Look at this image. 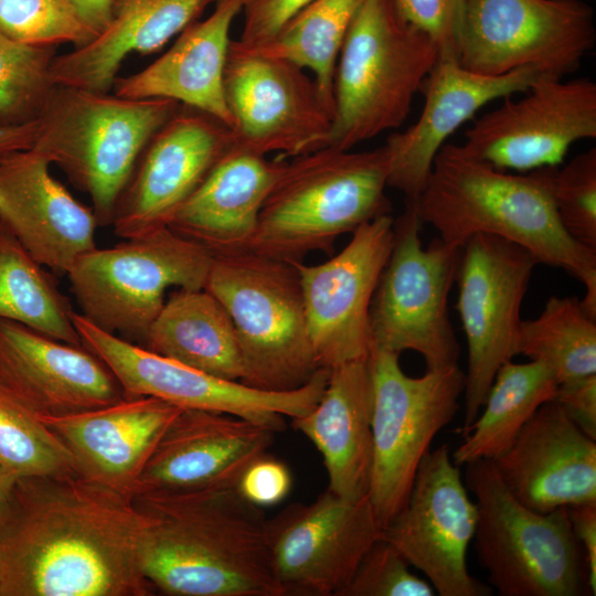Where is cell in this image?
Returning <instances> with one entry per match:
<instances>
[{"label": "cell", "instance_id": "cell-25", "mask_svg": "<svg viewBox=\"0 0 596 596\" xmlns=\"http://www.w3.org/2000/svg\"><path fill=\"white\" fill-rule=\"evenodd\" d=\"M491 461L510 493L535 512L596 503V440L554 400Z\"/></svg>", "mask_w": 596, "mask_h": 596}, {"label": "cell", "instance_id": "cell-33", "mask_svg": "<svg viewBox=\"0 0 596 596\" xmlns=\"http://www.w3.org/2000/svg\"><path fill=\"white\" fill-rule=\"evenodd\" d=\"M45 268L0 224V319L83 345L73 323L72 304Z\"/></svg>", "mask_w": 596, "mask_h": 596}, {"label": "cell", "instance_id": "cell-38", "mask_svg": "<svg viewBox=\"0 0 596 596\" xmlns=\"http://www.w3.org/2000/svg\"><path fill=\"white\" fill-rule=\"evenodd\" d=\"M0 33L42 46L77 47L94 39L61 0H0Z\"/></svg>", "mask_w": 596, "mask_h": 596}, {"label": "cell", "instance_id": "cell-35", "mask_svg": "<svg viewBox=\"0 0 596 596\" xmlns=\"http://www.w3.org/2000/svg\"><path fill=\"white\" fill-rule=\"evenodd\" d=\"M365 0H313L268 44L258 46L307 70L333 116V79L347 33Z\"/></svg>", "mask_w": 596, "mask_h": 596}, {"label": "cell", "instance_id": "cell-36", "mask_svg": "<svg viewBox=\"0 0 596 596\" xmlns=\"http://www.w3.org/2000/svg\"><path fill=\"white\" fill-rule=\"evenodd\" d=\"M0 468L17 478L79 473L62 439L1 386Z\"/></svg>", "mask_w": 596, "mask_h": 596}, {"label": "cell", "instance_id": "cell-14", "mask_svg": "<svg viewBox=\"0 0 596 596\" xmlns=\"http://www.w3.org/2000/svg\"><path fill=\"white\" fill-rule=\"evenodd\" d=\"M595 42L594 9L583 0H466L458 61L481 75L531 67L563 78Z\"/></svg>", "mask_w": 596, "mask_h": 596}, {"label": "cell", "instance_id": "cell-4", "mask_svg": "<svg viewBox=\"0 0 596 596\" xmlns=\"http://www.w3.org/2000/svg\"><path fill=\"white\" fill-rule=\"evenodd\" d=\"M384 146L352 151L324 147L287 163L265 200L246 252L302 262L333 252L338 237L390 214Z\"/></svg>", "mask_w": 596, "mask_h": 596}, {"label": "cell", "instance_id": "cell-6", "mask_svg": "<svg viewBox=\"0 0 596 596\" xmlns=\"http://www.w3.org/2000/svg\"><path fill=\"white\" fill-rule=\"evenodd\" d=\"M438 55L391 0H365L336 64L329 147L351 150L402 126Z\"/></svg>", "mask_w": 596, "mask_h": 596}, {"label": "cell", "instance_id": "cell-28", "mask_svg": "<svg viewBox=\"0 0 596 596\" xmlns=\"http://www.w3.org/2000/svg\"><path fill=\"white\" fill-rule=\"evenodd\" d=\"M243 0H216L212 13L189 24L172 46L143 70L115 81L124 98H168L225 124L232 119L224 98L230 31Z\"/></svg>", "mask_w": 596, "mask_h": 596}, {"label": "cell", "instance_id": "cell-22", "mask_svg": "<svg viewBox=\"0 0 596 596\" xmlns=\"http://www.w3.org/2000/svg\"><path fill=\"white\" fill-rule=\"evenodd\" d=\"M0 386L38 417L77 414L124 398L110 369L83 345L3 319Z\"/></svg>", "mask_w": 596, "mask_h": 596}, {"label": "cell", "instance_id": "cell-37", "mask_svg": "<svg viewBox=\"0 0 596 596\" xmlns=\"http://www.w3.org/2000/svg\"><path fill=\"white\" fill-rule=\"evenodd\" d=\"M55 56L56 46L25 44L0 33V129L39 118L55 87Z\"/></svg>", "mask_w": 596, "mask_h": 596}, {"label": "cell", "instance_id": "cell-30", "mask_svg": "<svg viewBox=\"0 0 596 596\" xmlns=\"http://www.w3.org/2000/svg\"><path fill=\"white\" fill-rule=\"evenodd\" d=\"M216 0H113L107 26L84 45L56 55L55 85L107 93L126 56L160 50Z\"/></svg>", "mask_w": 596, "mask_h": 596}, {"label": "cell", "instance_id": "cell-18", "mask_svg": "<svg viewBox=\"0 0 596 596\" xmlns=\"http://www.w3.org/2000/svg\"><path fill=\"white\" fill-rule=\"evenodd\" d=\"M596 138V83L539 74L524 96L478 118L462 147L500 170L560 167L571 146Z\"/></svg>", "mask_w": 596, "mask_h": 596}, {"label": "cell", "instance_id": "cell-21", "mask_svg": "<svg viewBox=\"0 0 596 596\" xmlns=\"http://www.w3.org/2000/svg\"><path fill=\"white\" fill-rule=\"evenodd\" d=\"M538 75L531 67L481 75L465 68L456 56L438 55L421 87L425 102L418 119L390 135L383 145L389 160L387 187L406 200H416L447 139L487 104L524 93Z\"/></svg>", "mask_w": 596, "mask_h": 596}, {"label": "cell", "instance_id": "cell-19", "mask_svg": "<svg viewBox=\"0 0 596 596\" xmlns=\"http://www.w3.org/2000/svg\"><path fill=\"white\" fill-rule=\"evenodd\" d=\"M394 241V219L377 216L348 245L318 265L295 262L308 331L319 368L366 358L372 350L370 307Z\"/></svg>", "mask_w": 596, "mask_h": 596}, {"label": "cell", "instance_id": "cell-1", "mask_svg": "<svg viewBox=\"0 0 596 596\" xmlns=\"http://www.w3.org/2000/svg\"><path fill=\"white\" fill-rule=\"evenodd\" d=\"M150 519L83 475L17 478L0 512V596H150Z\"/></svg>", "mask_w": 596, "mask_h": 596}, {"label": "cell", "instance_id": "cell-10", "mask_svg": "<svg viewBox=\"0 0 596 596\" xmlns=\"http://www.w3.org/2000/svg\"><path fill=\"white\" fill-rule=\"evenodd\" d=\"M414 200L394 220V241L370 307L372 348L418 353L426 371L458 366L460 347L448 315L460 248L439 237L424 247Z\"/></svg>", "mask_w": 596, "mask_h": 596}, {"label": "cell", "instance_id": "cell-41", "mask_svg": "<svg viewBox=\"0 0 596 596\" xmlns=\"http://www.w3.org/2000/svg\"><path fill=\"white\" fill-rule=\"evenodd\" d=\"M397 15L426 34L439 55L456 56L466 0H391Z\"/></svg>", "mask_w": 596, "mask_h": 596}, {"label": "cell", "instance_id": "cell-5", "mask_svg": "<svg viewBox=\"0 0 596 596\" xmlns=\"http://www.w3.org/2000/svg\"><path fill=\"white\" fill-rule=\"evenodd\" d=\"M180 106L168 98L132 99L55 85L38 118L32 148L89 196L98 226L105 227L146 145Z\"/></svg>", "mask_w": 596, "mask_h": 596}, {"label": "cell", "instance_id": "cell-20", "mask_svg": "<svg viewBox=\"0 0 596 596\" xmlns=\"http://www.w3.org/2000/svg\"><path fill=\"white\" fill-rule=\"evenodd\" d=\"M232 146L225 124L181 105L142 150L118 199L114 233L127 240L168 226Z\"/></svg>", "mask_w": 596, "mask_h": 596}, {"label": "cell", "instance_id": "cell-29", "mask_svg": "<svg viewBox=\"0 0 596 596\" xmlns=\"http://www.w3.org/2000/svg\"><path fill=\"white\" fill-rule=\"evenodd\" d=\"M373 379L370 355L329 369L324 391L307 414L291 418L319 450L328 488L345 499L368 494L373 461Z\"/></svg>", "mask_w": 596, "mask_h": 596}, {"label": "cell", "instance_id": "cell-15", "mask_svg": "<svg viewBox=\"0 0 596 596\" xmlns=\"http://www.w3.org/2000/svg\"><path fill=\"white\" fill-rule=\"evenodd\" d=\"M538 264L528 249L496 235L475 234L460 247L456 309L468 349L462 437L477 419L498 370L517 355L521 305Z\"/></svg>", "mask_w": 596, "mask_h": 596}, {"label": "cell", "instance_id": "cell-48", "mask_svg": "<svg viewBox=\"0 0 596 596\" xmlns=\"http://www.w3.org/2000/svg\"><path fill=\"white\" fill-rule=\"evenodd\" d=\"M17 477L0 468V512L9 497Z\"/></svg>", "mask_w": 596, "mask_h": 596}, {"label": "cell", "instance_id": "cell-43", "mask_svg": "<svg viewBox=\"0 0 596 596\" xmlns=\"http://www.w3.org/2000/svg\"><path fill=\"white\" fill-rule=\"evenodd\" d=\"M236 488L247 501L259 508L273 505L289 493L291 475L283 461L266 453L244 470Z\"/></svg>", "mask_w": 596, "mask_h": 596}, {"label": "cell", "instance_id": "cell-9", "mask_svg": "<svg viewBox=\"0 0 596 596\" xmlns=\"http://www.w3.org/2000/svg\"><path fill=\"white\" fill-rule=\"evenodd\" d=\"M213 255L170 227L79 255L67 272L81 313L140 345L170 287L203 289Z\"/></svg>", "mask_w": 596, "mask_h": 596}, {"label": "cell", "instance_id": "cell-11", "mask_svg": "<svg viewBox=\"0 0 596 596\" xmlns=\"http://www.w3.org/2000/svg\"><path fill=\"white\" fill-rule=\"evenodd\" d=\"M370 360L373 461L368 497L383 528L405 505L434 437L458 412L465 372L458 365L409 376L400 354L377 348Z\"/></svg>", "mask_w": 596, "mask_h": 596}, {"label": "cell", "instance_id": "cell-49", "mask_svg": "<svg viewBox=\"0 0 596 596\" xmlns=\"http://www.w3.org/2000/svg\"><path fill=\"white\" fill-rule=\"evenodd\" d=\"M0 583H1V566H0Z\"/></svg>", "mask_w": 596, "mask_h": 596}, {"label": "cell", "instance_id": "cell-34", "mask_svg": "<svg viewBox=\"0 0 596 596\" xmlns=\"http://www.w3.org/2000/svg\"><path fill=\"white\" fill-rule=\"evenodd\" d=\"M596 319L577 297H551L540 316L522 320L517 355L545 364L558 384L596 373Z\"/></svg>", "mask_w": 596, "mask_h": 596}, {"label": "cell", "instance_id": "cell-13", "mask_svg": "<svg viewBox=\"0 0 596 596\" xmlns=\"http://www.w3.org/2000/svg\"><path fill=\"white\" fill-rule=\"evenodd\" d=\"M224 98L235 148L295 158L329 146L332 114L311 74L285 57L232 40Z\"/></svg>", "mask_w": 596, "mask_h": 596}, {"label": "cell", "instance_id": "cell-31", "mask_svg": "<svg viewBox=\"0 0 596 596\" xmlns=\"http://www.w3.org/2000/svg\"><path fill=\"white\" fill-rule=\"evenodd\" d=\"M140 347L222 379L241 382L244 376L232 319L204 288L171 292Z\"/></svg>", "mask_w": 596, "mask_h": 596}, {"label": "cell", "instance_id": "cell-17", "mask_svg": "<svg viewBox=\"0 0 596 596\" xmlns=\"http://www.w3.org/2000/svg\"><path fill=\"white\" fill-rule=\"evenodd\" d=\"M382 526L370 499H345L329 488L268 520L273 571L285 596H340Z\"/></svg>", "mask_w": 596, "mask_h": 596}, {"label": "cell", "instance_id": "cell-3", "mask_svg": "<svg viewBox=\"0 0 596 596\" xmlns=\"http://www.w3.org/2000/svg\"><path fill=\"white\" fill-rule=\"evenodd\" d=\"M558 167L507 173L446 142L436 155L415 202L422 223L460 248L475 234H490L528 249L538 260L558 267L585 287L581 305L596 319V252L563 228L553 202Z\"/></svg>", "mask_w": 596, "mask_h": 596}, {"label": "cell", "instance_id": "cell-40", "mask_svg": "<svg viewBox=\"0 0 596 596\" xmlns=\"http://www.w3.org/2000/svg\"><path fill=\"white\" fill-rule=\"evenodd\" d=\"M409 566L391 543L380 538L340 596H434L433 586L413 574Z\"/></svg>", "mask_w": 596, "mask_h": 596}, {"label": "cell", "instance_id": "cell-7", "mask_svg": "<svg viewBox=\"0 0 596 596\" xmlns=\"http://www.w3.org/2000/svg\"><path fill=\"white\" fill-rule=\"evenodd\" d=\"M478 511L473 547L501 596H581L587 566L567 508L535 512L517 500L491 460L465 465Z\"/></svg>", "mask_w": 596, "mask_h": 596}, {"label": "cell", "instance_id": "cell-26", "mask_svg": "<svg viewBox=\"0 0 596 596\" xmlns=\"http://www.w3.org/2000/svg\"><path fill=\"white\" fill-rule=\"evenodd\" d=\"M182 409L155 396H136L39 419L70 449L79 475L132 498L160 437Z\"/></svg>", "mask_w": 596, "mask_h": 596}, {"label": "cell", "instance_id": "cell-12", "mask_svg": "<svg viewBox=\"0 0 596 596\" xmlns=\"http://www.w3.org/2000/svg\"><path fill=\"white\" fill-rule=\"evenodd\" d=\"M73 322L84 348L96 354L119 382L124 397L155 396L181 408L219 412L280 432L285 416L309 413L327 385L329 369L290 391H266L222 379L152 353L107 332L82 313Z\"/></svg>", "mask_w": 596, "mask_h": 596}, {"label": "cell", "instance_id": "cell-16", "mask_svg": "<svg viewBox=\"0 0 596 596\" xmlns=\"http://www.w3.org/2000/svg\"><path fill=\"white\" fill-rule=\"evenodd\" d=\"M477 518L458 466L441 445L421 461L405 505L382 528L381 538L419 570L438 595L489 596L492 589L467 566Z\"/></svg>", "mask_w": 596, "mask_h": 596}, {"label": "cell", "instance_id": "cell-45", "mask_svg": "<svg viewBox=\"0 0 596 596\" xmlns=\"http://www.w3.org/2000/svg\"><path fill=\"white\" fill-rule=\"evenodd\" d=\"M573 532L581 544L587 566L588 586L596 594V503L567 508Z\"/></svg>", "mask_w": 596, "mask_h": 596}, {"label": "cell", "instance_id": "cell-8", "mask_svg": "<svg viewBox=\"0 0 596 596\" xmlns=\"http://www.w3.org/2000/svg\"><path fill=\"white\" fill-rule=\"evenodd\" d=\"M204 289L232 319L244 362L242 383L290 391L320 369L291 264L251 252L213 256Z\"/></svg>", "mask_w": 596, "mask_h": 596}, {"label": "cell", "instance_id": "cell-42", "mask_svg": "<svg viewBox=\"0 0 596 596\" xmlns=\"http://www.w3.org/2000/svg\"><path fill=\"white\" fill-rule=\"evenodd\" d=\"M313 0H243V29L238 41L263 46Z\"/></svg>", "mask_w": 596, "mask_h": 596}, {"label": "cell", "instance_id": "cell-27", "mask_svg": "<svg viewBox=\"0 0 596 596\" xmlns=\"http://www.w3.org/2000/svg\"><path fill=\"white\" fill-rule=\"evenodd\" d=\"M287 163L232 146L168 227L213 256L246 252L262 206Z\"/></svg>", "mask_w": 596, "mask_h": 596}, {"label": "cell", "instance_id": "cell-32", "mask_svg": "<svg viewBox=\"0 0 596 596\" xmlns=\"http://www.w3.org/2000/svg\"><path fill=\"white\" fill-rule=\"evenodd\" d=\"M558 382L543 363H504L464 441L451 459L456 466L493 460L504 453L538 408L554 398Z\"/></svg>", "mask_w": 596, "mask_h": 596}, {"label": "cell", "instance_id": "cell-47", "mask_svg": "<svg viewBox=\"0 0 596 596\" xmlns=\"http://www.w3.org/2000/svg\"><path fill=\"white\" fill-rule=\"evenodd\" d=\"M38 134V119L29 124L0 129V159L11 152L32 148Z\"/></svg>", "mask_w": 596, "mask_h": 596}, {"label": "cell", "instance_id": "cell-23", "mask_svg": "<svg viewBox=\"0 0 596 596\" xmlns=\"http://www.w3.org/2000/svg\"><path fill=\"white\" fill-rule=\"evenodd\" d=\"M276 432L231 414L183 408L169 424L135 493L236 487Z\"/></svg>", "mask_w": 596, "mask_h": 596}, {"label": "cell", "instance_id": "cell-46", "mask_svg": "<svg viewBox=\"0 0 596 596\" xmlns=\"http://www.w3.org/2000/svg\"><path fill=\"white\" fill-rule=\"evenodd\" d=\"M94 38L107 26L113 0H61Z\"/></svg>", "mask_w": 596, "mask_h": 596}, {"label": "cell", "instance_id": "cell-24", "mask_svg": "<svg viewBox=\"0 0 596 596\" xmlns=\"http://www.w3.org/2000/svg\"><path fill=\"white\" fill-rule=\"evenodd\" d=\"M51 161L30 148L0 159V224L53 274L96 247L92 207L50 173Z\"/></svg>", "mask_w": 596, "mask_h": 596}, {"label": "cell", "instance_id": "cell-44", "mask_svg": "<svg viewBox=\"0 0 596 596\" xmlns=\"http://www.w3.org/2000/svg\"><path fill=\"white\" fill-rule=\"evenodd\" d=\"M553 400L596 440V373L560 383Z\"/></svg>", "mask_w": 596, "mask_h": 596}, {"label": "cell", "instance_id": "cell-39", "mask_svg": "<svg viewBox=\"0 0 596 596\" xmlns=\"http://www.w3.org/2000/svg\"><path fill=\"white\" fill-rule=\"evenodd\" d=\"M553 202L566 233L596 252V148L557 168Z\"/></svg>", "mask_w": 596, "mask_h": 596}, {"label": "cell", "instance_id": "cell-2", "mask_svg": "<svg viewBox=\"0 0 596 596\" xmlns=\"http://www.w3.org/2000/svg\"><path fill=\"white\" fill-rule=\"evenodd\" d=\"M150 519L143 572L171 596H285L268 545V520L236 487L140 493Z\"/></svg>", "mask_w": 596, "mask_h": 596}]
</instances>
